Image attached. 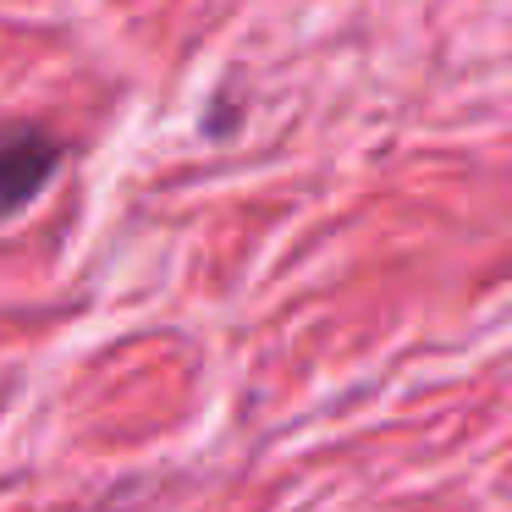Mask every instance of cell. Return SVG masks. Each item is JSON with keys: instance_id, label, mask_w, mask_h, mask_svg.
<instances>
[{"instance_id": "cell-1", "label": "cell", "mask_w": 512, "mask_h": 512, "mask_svg": "<svg viewBox=\"0 0 512 512\" xmlns=\"http://www.w3.org/2000/svg\"><path fill=\"white\" fill-rule=\"evenodd\" d=\"M61 166V144L50 133H12L0 138V221L17 215Z\"/></svg>"}]
</instances>
